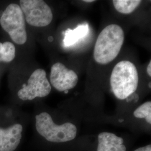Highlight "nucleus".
<instances>
[{"mask_svg": "<svg viewBox=\"0 0 151 151\" xmlns=\"http://www.w3.org/2000/svg\"><path fill=\"white\" fill-rule=\"evenodd\" d=\"M123 29L117 24L105 27L97 37L93 50V58L98 64H109L119 54L124 43Z\"/></svg>", "mask_w": 151, "mask_h": 151, "instance_id": "1", "label": "nucleus"}, {"mask_svg": "<svg viewBox=\"0 0 151 151\" xmlns=\"http://www.w3.org/2000/svg\"><path fill=\"white\" fill-rule=\"evenodd\" d=\"M110 86L115 96L124 100L137 90L139 83L138 70L132 62L122 60L114 66L110 76Z\"/></svg>", "mask_w": 151, "mask_h": 151, "instance_id": "2", "label": "nucleus"}, {"mask_svg": "<svg viewBox=\"0 0 151 151\" xmlns=\"http://www.w3.org/2000/svg\"><path fill=\"white\" fill-rule=\"evenodd\" d=\"M35 127L38 133L47 140L53 143H63L74 139L77 129L75 124L65 123L57 125L49 114L43 112L35 116Z\"/></svg>", "mask_w": 151, "mask_h": 151, "instance_id": "3", "label": "nucleus"}, {"mask_svg": "<svg viewBox=\"0 0 151 151\" xmlns=\"http://www.w3.org/2000/svg\"><path fill=\"white\" fill-rule=\"evenodd\" d=\"M0 24L14 43L19 45L26 43L25 20L20 6L15 4L8 6L1 17Z\"/></svg>", "mask_w": 151, "mask_h": 151, "instance_id": "4", "label": "nucleus"}, {"mask_svg": "<svg viewBox=\"0 0 151 151\" xmlns=\"http://www.w3.org/2000/svg\"><path fill=\"white\" fill-rule=\"evenodd\" d=\"M20 8L25 21L32 27H45L53 20V12L43 0H21Z\"/></svg>", "mask_w": 151, "mask_h": 151, "instance_id": "5", "label": "nucleus"}, {"mask_svg": "<svg viewBox=\"0 0 151 151\" xmlns=\"http://www.w3.org/2000/svg\"><path fill=\"white\" fill-rule=\"evenodd\" d=\"M27 85L24 84L22 89L17 92V96L22 100H32L37 97L48 96L51 91L50 83L43 69L34 70L27 81Z\"/></svg>", "mask_w": 151, "mask_h": 151, "instance_id": "6", "label": "nucleus"}, {"mask_svg": "<svg viewBox=\"0 0 151 151\" xmlns=\"http://www.w3.org/2000/svg\"><path fill=\"white\" fill-rule=\"evenodd\" d=\"M50 81L52 85L60 92L67 91L77 85L78 77L74 70L57 62L51 67Z\"/></svg>", "mask_w": 151, "mask_h": 151, "instance_id": "7", "label": "nucleus"}, {"mask_svg": "<svg viewBox=\"0 0 151 151\" xmlns=\"http://www.w3.org/2000/svg\"><path fill=\"white\" fill-rule=\"evenodd\" d=\"M23 127L15 124L7 128H0V151H14L19 146Z\"/></svg>", "mask_w": 151, "mask_h": 151, "instance_id": "8", "label": "nucleus"}, {"mask_svg": "<svg viewBox=\"0 0 151 151\" xmlns=\"http://www.w3.org/2000/svg\"><path fill=\"white\" fill-rule=\"evenodd\" d=\"M122 138L110 132H102L98 135L97 151H126Z\"/></svg>", "mask_w": 151, "mask_h": 151, "instance_id": "9", "label": "nucleus"}, {"mask_svg": "<svg viewBox=\"0 0 151 151\" xmlns=\"http://www.w3.org/2000/svg\"><path fill=\"white\" fill-rule=\"evenodd\" d=\"M140 0H114V6L116 10L123 14L132 13L140 5Z\"/></svg>", "mask_w": 151, "mask_h": 151, "instance_id": "10", "label": "nucleus"}, {"mask_svg": "<svg viewBox=\"0 0 151 151\" xmlns=\"http://www.w3.org/2000/svg\"><path fill=\"white\" fill-rule=\"evenodd\" d=\"M15 57V47L13 44L9 42L0 43V61L10 62Z\"/></svg>", "mask_w": 151, "mask_h": 151, "instance_id": "11", "label": "nucleus"}, {"mask_svg": "<svg viewBox=\"0 0 151 151\" xmlns=\"http://www.w3.org/2000/svg\"><path fill=\"white\" fill-rule=\"evenodd\" d=\"M134 116L137 118L145 119L148 124H151V102L147 101L137 108L134 111Z\"/></svg>", "mask_w": 151, "mask_h": 151, "instance_id": "12", "label": "nucleus"}, {"mask_svg": "<svg viewBox=\"0 0 151 151\" xmlns=\"http://www.w3.org/2000/svg\"><path fill=\"white\" fill-rule=\"evenodd\" d=\"M87 30L86 25H80L77 27L74 30L70 31V32L66 34L65 38V43L67 45H70L73 43H75L78 39L85 35Z\"/></svg>", "mask_w": 151, "mask_h": 151, "instance_id": "13", "label": "nucleus"}, {"mask_svg": "<svg viewBox=\"0 0 151 151\" xmlns=\"http://www.w3.org/2000/svg\"><path fill=\"white\" fill-rule=\"evenodd\" d=\"M134 151H151V145H149L147 146L142 147Z\"/></svg>", "mask_w": 151, "mask_h": 151, "instance_id": "14", "label": "nucleus"}, {"mask_svg": "<svg viewBox=\"0 0 151 151\" xmlns=\"http://www.w3.org/2000/svg\"><path fill=\"white\" fill-rule=\"evenodd\" d=\"M147 74L150 77L151 76V61H150L149 64L147 66Z\"/></svg>", "mask_w": 151, "mask_h": 151, "instance_id": "15", "label": "nucleus"}, {"mask_svg": "<svg viewBox=\"0 0 151 151\" xmlns=\"http://www.w3.org/2000/svg\"><path fill=\"white\" fill-rule=\"evenodd\" d=\"M83 1L85 2H87V3H91L92 2H95L94 0H85Z\"/></svg>", "mask_w": 151, "mask_h": 151, "instance_id": "16", "label": "nucleus"}]
</instances>
